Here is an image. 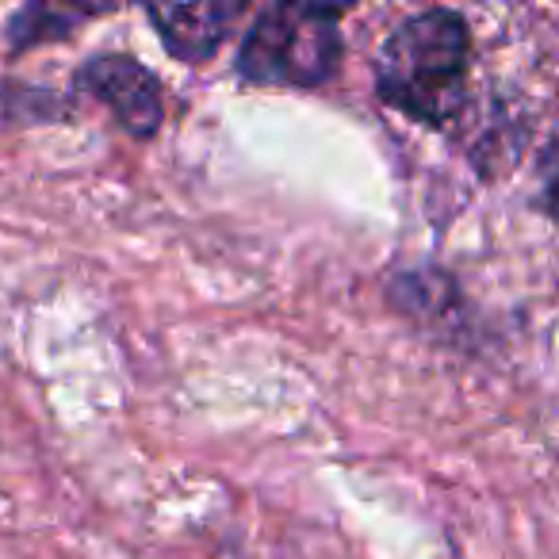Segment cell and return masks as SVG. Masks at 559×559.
Masks as SVG:
<instances>
[{
	"label": "cell",
	"instance_id": "6da1fadb",
	"mask_svg": "<svg viewBox=\"0 0 559 559\" xmlns=\"http://www.w3.org/2000/svg\"><path fill=\"white\" fill-rule=\"evenodd\" d=\"M472 32L452 9H426L403 20L376 55V93L426 127H449L467 104Z\"/></svg>",
	"mask_w": 559,
	"mask_h": 559
},
{
	"label": "cell",
	"instance_id": "7a4b0ae2",
	"mask_svg": "<svg viewBox=\"0 0 559 559\" xmlns=\"http://www.w3.org/2000/svg\"><path fill=\"white\" fill-rule=\"evenodd\" d=\"M337 4H272L253 20L238 50V73L269 88H322L342 66Z\"/></svg>",
	"mask_w": 559,
	"mask_h": 559
},
{
	"label": "cell",
	"instance_id": "3957f363",
	"mask_svg": "<svg viewBox=\"0 0 559 559\" xmlns=\"http://www.w3.org/2000/svg\"><path fill=\"white\" fill-rule=\"evenodd\" d=\"M78 88L100 100L116 116V123L134 139H150L162 127L165 100L157 78L127 55H100L88 58L78 73Z\"/></svg>",
	"mask_w": 559,
	"mask_h": 559
},
{
	"label": "cell",
	"instance_id": "277c9868",
	"mask_svg": "<svg viewBox=\"0 0 559 559\" xmlns=\"http://www.w3.org/2000/svg\"><path fill=\"white\" fill-rule=\"evenodd\" d=\"M146 16L173 58L200 66L218 55L230 27L246 16V4H162L146 9Z\"/></svg>",
	"mask_w": 559,
	"mask_h": 559
},
{
	"label": "cell",
	"instance_id": "5b68a950",
	"mask_svg": "<svg viewBox=\"0 0 559 559\" xmlns=\"http://www.w3.org/2000/svg\"><path fill=\"white\" fill-rule=\"evenodd\" d=\"M96 16V9H50V4H32V9L16 12V20L9 24L12 47H32V43L55 39V32H73L81 20Z\"/></svg>",
	"mask_w": 559,
	"mask_h": 559
}]
</instances>
